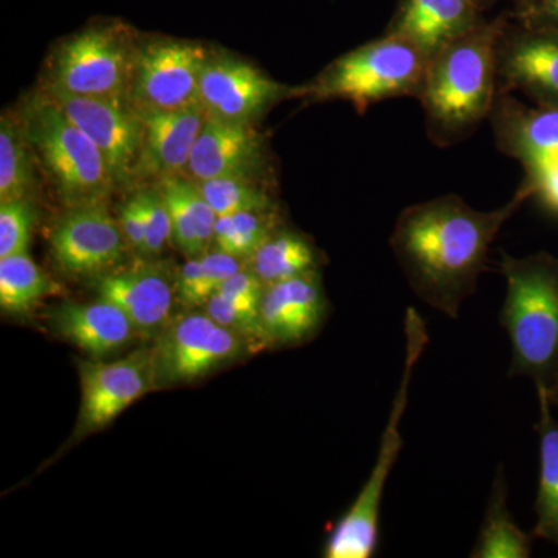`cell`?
<instances>
[{"mask_svg":"<svg viewBox=\"0 0 558 558\" xmlns=\"http://www.w3.org/2000/svg\"><path fill=\"white\" fill-rule=\"evenodd\" d=\"M532 196L524 182L508 204L494 211L472 208L453 194L403 209L389 244L418 299L457 319L487 269L492 242Z\"/></svg>","mask_w":558,"mask_h":558,"instance_id":"obj_1","label":"cell"},{"mask_svg":"<svg viewBox=\"0 0 558 558\" xmlns=\"http://www.w3.org/2000/svg\"><path fill=\"white\" fill-rule=\"evenodd\" d=\"M138 116L143 137L135 174L165 180L186 171L191 150L208 117L205 109L194 105L174 110H149Z\"/></svg>","mask_w":558,"mask_h":558,"instance_id":"obj_16","label":"cell"},{"mask_svg":"<svg viewBox=\"0 0 558 558\" xmlns=\"http://www.w3.org/2000/svg\"><path fill=\"white\" fill-rule=\"evenodd\" d=\"M501 28L476 25L429 58L421 98L442 138L468 134L494 108Z\"/></svg>","mask_w":558,"mask_h":558,"instance_id":"obj_3","label":"cell"},{"mask_svg":"<svg viewBox=\"0 0 558 558\" xmlns=\"http://www.w3.org/2000/svg\"><path fill=\"white\" fill-rule=\"evenodd\" d=\"M286 92L289 89L247 62L208 60L202 72L199 105L209 117L250 123Z\"/></svg>","mask_w":558,"mask_h":558,"instance_id":"obj_13","label":"cell"},{"mask_svg":"<svg viewBox=\"0 0 558 558\" xmlns=\"http://www.w3.org/2000/svg\"><path fill=\"white\" fill-rule=\"evenodd\" d=\"M209 60L201 44L156 39L143 46L132 69V100L137 112L199 105L202 72Z\"/></svg>","mask_w":558,"mask_h":558,"instance_id":"obj_9","label":"cell"},{"mask_svg":"<svg viewBox=\"0 0 558 558\" xmlns=\"http://www.w3.org/2000/svg\"><path fill=\"white\" fill-rule=\"evenodd\" d=\"M58 102L84 134L100 149L116 183L130 182L137 170L143 128L137 110L121 98L78 97L50 89Z\"/></svg>","mask_w":558,"mask_h":558,"instance_id":"obj_10","label":"cell"},{"mask_svg":"<svg viewBox=\"0 0 558 558\" xmlns=\"http://www.w3.org/2000/svg\"><path fill=\"white\" fill-rule=\"evenodd\" d=\"M326 307L317 271L267 286L259 310L264 348L310 340L322 326Z\"/></svg>","mask_w":558,"mask_h":558,"instance_id":"obj_14","label":"cell"},{"mask_svg":"<svg viewBox=\"0 0 558 558\" xmlns=\"http://www.w3.org/2000/svg\"><path fill=\"white\" fill-rule=\"evenodd\" d=\"M274 220L267 211H242L219 216L213 245L238 259H250L264 241L274 233Z\"/></svg>","mask_w":558,"mask_h":558,"instance_id":"obj_29","label":"cell"},{"mask_svg":"<svg viewBox=\"0 0 558 558\" xmlns=\"http://www.w3.org/2000/svg\"><path fill=\"white\" fill-rule=\"evenodd\" d=\"M508 478L499 465L492 484L486 513L472 558H529L532 556L534 534L523 531L513 520L508 506Z\"/></svg>","mask_w":558,"mask_h":558,"instance_id":"obj_23","label":"cell"},{"mask_svg":"<svg viewBox=\"0 0 558 558\" xmlns=\"http://www.w3.org/2000/svg\"><path fill=\"white\" fill-rule=\"evenodd\" d=\"M537 389L539 417L535 429L539 440V472L535 498V538L558 546V421L543 388Z\"/></svg>","mask_w":558,"mask_h":558,"instance_id":"obj_24","label":"cell"},{"mask_svg":"<svg viewBox=\"0 0 558 558\" xmlns=\"http://www.w3.org/2000/svg\"><path fill=\"white\" fill-rule=\"evenodd\" d=\"M196 185L218 218L242 211H269L270 197L248 175H226Z\"/></svg>","mask_w":558,"mask_h":558,"instance_id":"obj_30","label":"cell"},{"mask_svg":"<svg viewBox=\"0 0 558 558\" xmlns=\"http://www.w3.org/2000/svg\"><path fill=\"white\" fill-rule=\"evenodd\" d=\"M81 407L75 435L98 432L154 387L153 349H142L116 362L80 365Z\"/></svg>","mask_w":558,"mask_h":558,"instance_id":"obj_11","label":"cell"},{"mask_svg":"<svg viewBox=\"0 0 558 558\" xmlns=\"http://www.w3.org/2000/svg\"><path fill=\"white\" fill-rule=\"evenodd\" d=\"M506 296L499 323L512 347L509 377L548 388L558 373V258L548 252L513 258L501 253Z\"/></svg>","mask_w":558,"mask_h":558,"instance_id":"obj_2","label":"cell"},{"mask_svg":"<svg viewBox=\"0 0 558 558\" xmlns=\"http://www.w3.org/2000/svg\"><path fill=\"white\" fill-rule=\"evenodd\" d=\"M98 299L119 306L140 336L157 337L170 323L178 279L148 264L109 271L98 279Z\"/></svg>","mask_w":558,"mask_h":558,"instance_id":"obj_15","label":"cell"},{"mask_svg":"<svg viewBox=\"0 0 558 558\" xmlns=\"http://www.w3.org/2000/svg\"><path fill=\"white\" fill-rule=\"evenodd\" d=\"M143 218H145V248L143 255H159L168 241H172L171 216L160 191H142Z\"/></svg>","mask_w":558,"mask_h":558,"instance_id":"obj_33","label":"cell"},{"mask_svg":"<svg viewBox=\"0 0 558 558\" xmlns=\"http://www.w3.org/2000/svg\"><path fill=\"white\" fill-rule=\"evenodd\" d=\"M120 226L128 245L143 253L145 248V218L140 193L132 196L120 209Z\"/></svg>","mask_w":558,"mask_h":558,"instance_id":"obj_36","label":"cell"},{"mask_svg":"<svg viewBox=\"0 0 558 558\" xmlns=\"http://www.w3.org/2000/svg\"><path fill=\"white\" fill-rule=\"evenodd\" d=\"M405 340L402 377H400L391 413L381 435L376 464L371 470L366 483L360 488L354 502L349 506L326 539L325 550H323V556L326 558H371L376 554L379 545L380 510L385 486L403 447L400 424L409 407L414 371L417 369L418 360L429 341L427 325L413 307H410L405 314Z\"/></svg>","mask_w":558,"mask_h":558,"instance_id":"obj_4","label":"cell"},{"mask_svg":"<svg viewBox=\"0 0 558 558\" xmlns=\"http://www.w3.org/2000/svg\"><path fill=\"white\" fill-rule=\"evenodd\" d=\"M546 16L550 17V20L558 22V5L553 7L548 11H545Z\"/></svg>","mask_w":558,"mask_h":558,"instance_id":"obj_38","label":"cell"},{"mask_svg":"<svg viewBox=\"0 0 558 558\" xmlns=\"http://www.w3.org/2000/svg\"><path fill=\"white\" fill-rule=\"evenodd\" d=\"M498 78L537 105L558 108V28L521 33L499 44Z\"/></svg>","mask_w":558,"mask_h":558,"instance_id":"obj_17","label":"cell"},{"mask_svg":"<svg viewBox=\"0 0 558 558\" xmlns=\"http://www.w3.org/2000/svg\"><path fill=\"white\" fill-rule=\"evenodd\" d=\"M51 253L72 275H97L112 269L126 250L120 220L102 204L81 205L65 213L50 234Z\"/></svg>","mask_w":558,"mask_h":558,"instance_id":"obj_12","label":"cell"},{"mask_svg":"<svg viewBox=\"0 0 558 558\" xmlns=\"http://www.w3.org/2000/svg\"><path fill=\"white\" fill-rule=\"evenodd\" d=\"M240 270L241 259L219 250L189 258L178 277L179 300L190 310L205 306L220 286Z\"/></svg>","mask_w":558,"mask_h":558,"instance_id":"obj_28","label":"cell"},{"mask_svg":"<svg viewBox=\"0 0 558 558\" xmlns=\"http://www.w3.org/2000/svg\"><path fill=\"white\" fill-rule=\"evenodd\" d=\"M543 388V387H537ZM546 391V396H548L550 405L554 407V409H558V373L557 376L554 377V380L550 381V385L548 388H543Z\"/></svg>","mask_w":558,"mask_h":558,"instance_id":"obj_37","label":"cell"},{"mask_svg":"<svg viewBox=\"0 0 558 558\" xmlns=\"http://www.w3.org/2000/svg\"><path fill=\"white\" fill-rule=\"evenodd\" d=\"M264 292H266V284L248 267H245L227 279L216 293L236 301V303L245 304V306L260 310Z\"/></svg>","mask_w":558,"mask_h":558,"instance_id":"obj_34","label":"cell"},{"mask_svg":"<svg viewBox=\"0 0 558 558\" xmlns=\"http://www.w3.org/2000/svg\"><path fill=\"white\" fill-rule=\"evenodd\" d=\"M32 145L24 126L0 119V202L28 199L33 189Z\"/></svg>","mask_w":558,"mask_h":558,"instance_id":"obj_26","label":"cell"},{"mask_svg":"<svg viewBox=\"0 0 558 558\" xmlns=\"http://www.w3.org/2000/svg\"><path fill=\"white\" fill-rule=\"evenodd\" d=\"M532 193L550 215L558 218V161L526 171V180Z\"/></svg>","mask_w":558,"mask_h":558,"instance_id":"obj_35","label":"cell"},{"mask_svg":"<svg viewBox=\"0 0 558 558\" xmlns=\"http://www.w3.org/2000/svg\"><path fill=\"white\" fill-rule=\"evenodd\" d=\"M556 5H558V0H545V2H543V13Z\"/></svg>","mask_w":558,"mask_h":558,"instance_id":"obj_39","label":"cell"},{"mask_svg":"<svg viewBox=\"0 0 558 558\" xmlns=\"http://www.w3.org/2000/svg\"><path fill=\"white\" fill-rule=\"evenodd\" d=\"M159 191L170 211L175 247L189 258L205 255L215 238L218 220L215 209L202 196L197 185L186 180H161Z\"/></svg>","mask_w":558,"mask_h":558,"instance_id":"obj_22","label":"cell"},{"mask_svg":"<svg viewBox=\"0 0 558 558\" xmlns=\"http://www.w3.org/2000/svg\"><path fill=\"white\" fill-rule=\"evenodd\" d=\"M53 282L27 253L0 258V306L21 314L54 293Z\"/></svg>","mask_w":558,"mask_h":558,"instance_id":"obj_27","label":"cell"},{"mask_svg":"<svg viewBox=\"0 0 558 558\" xmlns=\"http://www.w3.org/2000/svg\"><path fill=\"white\" fill-rule=\"evenodd\" d=\"M428 61L416 46L389 33L339 58L310 92L317 98H341L360 110L388 98L418 97Z\"/></svg>","mask_w":558,"mask_h":558,"instance_id":"obj_6","label":"cell"},{"mask_svg":"<svg viewBox=\"0 0 558 558\" xmlns=\"http://www.w3.org/2000/svg\"><path fill=\"white\" fill-rule=\"evenodd\" d=\"M22 126L70 208L102 204L117 185L108 161L50 95L32 101Z\"/></svg>","mask_w":558,"mask_h":558,"instance_id":"obj_5","label":"cell"},{"mask_svg":"<svg viewBox=\"0 0 558 558\" xmlns=\"http://www.w3.org/2000/svg\"><path fill=\"white\" fill-rule=\"evenodd\" d=\"M499 146L531 171L558 161V108H527L515 100L499 101L495 112Z\"/></svg>","mask_w":558,"mask_h":558,"instance_id":"obj_20","label":"cell"},{"mask_svg":"<svg viewBox=\"0 0 558 558\" xmlns=\"http://www.w3.org/2000/svg\"><path fill=\"white\" fill-rule=\"evenodd\" d=\"M134 58L128 28L120 22L90 25L61 44L50 89L78 97L121 98L132 78Z\"/></svg>","mask_w":558,"mask_h":558,"instance_id":"obj_7","label":"cell"},{"mask_svg":"<svg viewBox=\"0 0 558 558\" xmlns=\"http://www.w3.org/2000/svg\"><path fill=\"white\" fill-rule=\"evenodd\" d=\"M476 25L473 0H405L389 33L409 40L429 60Z\"/></svg>","mask_w":558,"mask_h":558,"instance_id":"obj_21","label":"cell"},{"mask_svg":"<svg viewBox=\"0 0 558 558\" xmlns=\"http://www.w3.org/2000/svg\"><path fill=\"white\" fill-rule=\"evenodd\" d=\"M260 157V138L250 123L207 117L197 135L186 171L196 182L248 175Z\"/></svg>","mask_w":558,"mask_h":558,"instance_id":"obj_18","label":"cell"},{"mask_svg":"<svg viewBox=\"0 0 558 558\" xmlns=\"http://www.w3.org/2000/svg\"><path fill=\"white\" fill-rule=\"evenodd\" d=\"M51 328L94 360L123 351L137 329L116 304L102 299L94 303H62L50 315Z\"/></svg>","mask_w":558,"mask_h":558,"instance_id":"obj_19","label":"cell"},{"mask_svg":"<svg viewBox=\"0 0 558 558\" xmlns=\"http://www.w3.org/2000/svg\"><path fill=\"white\" fill-rule=\"evenodd\" d=\"M35 219L31 199L0 202V258L28 252Z\"/></svg>","mask_w":558,"mask_h":558,"instance_id":"obj_31","label":"cell"},{"mask_svg":"<svg viewBox=\"0 0 558 558\" xmlns=\"http://www.w3.org/2000/svg\"><path fill=\"white\" fill-rule=\"evenodd\" d=\"M205 312L223 328L233 330L248 341L252 349L264 348L260 337L259 307L245 306L215 293L205 303Z\"/></svg>","mask_w":558,"mask_h":558,"instance_id":"obj_32","label":"cell"},{"mask_svg":"<svg viewBox=\"0 0 558 558\" xmlns=\"http://www.w3.org/2000/svg\"><path fill=\"white\" fill-rule=\"evenodd\" d=\"M247 267L270 286L311 274L317 267V253L311 242L292 231L271 233L247 260Z\"/></svg>","mask_w":558,"mask_h":558,"instance_id":"obj_25","label":"cell"},{"mask_svg":"<svg viewBox=\"0 0 558 558\" xmlns=\"http://www.w3.org/2000/svg\"><path fill=\"white\" fill-rule=\"evenodd\" d=\"M250 347L233 330L223 328L207 312L171 318L153 349L154 387L189 384L241 357Z\"/></svg>","mask_w":558,"mask_h":558,"instance_id":"obj_8","label":"cell"}]
</instances>
